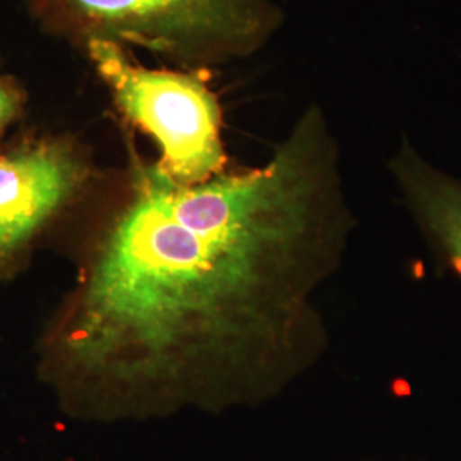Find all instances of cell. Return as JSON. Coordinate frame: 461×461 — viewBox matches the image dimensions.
<instances>
[{
	"instance_id": "cell-1",
	"label": "cell",
	"mask_w": 461,
	"mask_h": 461,
	"mask_svg": "<svg viewBox=\"0 0 461 461\" xmlns=\"http://www.w3.org/2000/svg\"><path fill=\"white\" fill-rule=\"evenodd\" d=\"M342 222L318 108L264 166L197 185L135 156L38 340V378L67 417L95 424L262 402L306 357L310 294Z\"/></svg>"
},
{
	"instance_id": "cell-2",
	"label": "cell",
	"mask_w": 461,
	"mask_h": 461,
	"mask_svg": "<svg viewBox=\"0 0 461 461\" xmlns=\"http://www.w3.org/2000/svg\"><path fill=\"white\" fill-rule=\"evenodd\" d=\"M30 11L72 45L132 43L195 72L255 53L282 21L272 0H30Z\"/></svg>"
},
{
	"instance_id": "cell-3",
	"label": "cell",
	"mask_w": 461,
	"mask_h": 461,
	"mask_svg": "<svg viewBox=\"0 0 461 461\" xmlns=\"http://www.w3.org/2000/svg\"><path fill=\"white\" fill-rule=\"evenodd\" d=\"M84 50L118 112L156 140L158 166L169 178L197 185L228 169L221 106L200 72L150 70L112 41H91Z\"/></svg>"
},
{
	"instance_id": "cell-4",
	"label": "cell",
	"mask_w": 461,
	"mask_h": 461,
	"mask_svg": "<svg viewBox=\"0 0 461 461\" xmlns=\"http://www.w3.org/2000/svg\"><path fill=\"white\" fill-rule=\"evenodd\" d=\"M89 180L76 142L30 135L0 150V282L19 276L49 230Z\"/></svg>"
},
{
	"instance_id": "cell-5",
	"label": "cell",
	"mask_w": 461,
	"mask_h": 461,
	"mask_svg": "<svg viewBox=\"0 0 461 461\" xmlns=\"http://www.w3.org/2000/svg\"><path fill=\"white\" fill-rule=\"evenodd\" d=\"M393 171L413 212L461 274V182L436 171L411 149L398 154Z\"/></svg>"
},
{
	"instance_id": "cell-6",
	"label": "cell",
	"mask_w": 461,
	"mask_h": 461,
	"mask_svg": "<svg viewBox=\"0 0 461 461\" xmlns=\"http://www.w3.org/2000/svg\"><path fill=\"white\" fill-rule=\"evenodd\" d=\"M26 101L28 96L21 83L0 68V137L23 116Z\"/></svg>"
}]
</instances>
